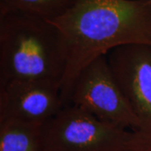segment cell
<instances>
[{"label": "cell", "instance_id": "cell-9", "mask_svg": "<svg viewBox=\"0 0 151 151\" xmlns=\"http://www.w3.org/2000/svg\"><path fill=\"white\" fill-rule=\"evenodd\" d=\"M146 151H151V147H150V148H149V149H148Z\"/></svg>", "mask_w": 151, "mask_h": 151}, {"label": "cell", "instance_id": "cell-1", "mask_svg": "<svg viewBox=\"0 0 151 151\" xmlns=\"http://www.w3.org/2000/svg\"><path fill=\"white\" fill-rule=\"evenodd\" d=\"M51 22L66 49L60 81L66 106L76 77L92 60L127 45L151 46V0H77Z\"/></svg>", "mask_w": 151, "mask_h": 151}, {"label": "cell", "instance_id": "cell-2", "mask_svg": "<svg viewBox=\"0 0 151 151\" xmlns=\"http://www.w3.org/2000/svg\"><path fill=\"white\" fill-rule=\"evenodd\" d=\"M66 49L51 22L24 14L0 15V86L16 79L59 81Z\"/></svg>", "mask_w": 151, "mask_h": 151}, {"label": "cell", "instance_id": "cell-4", "mask_svg": "<svg viewBox=\"0 0 151 151\" xmlns=\"http://www.w3.org/2000/svg\"><path fill=\"white\" fill-rule=\"evenodd\" d=\"M74 105L105 123L139 132L140 123L108 64L106 55L92 60L76 77L68 105Z\"/></svg>", "mask_w": 151, "mask_h": 151}, {"label": "cell", "instance_id": "cell-8", "mask_svg": "<svg viewBox=\"0 0 151 151\" xmlns=\"http://www.w3.org/2000/svg\"><path fill=\"white\" fill-rule=\"evenodd\" d=\"M77 0H0V15L24 14L48 21L64 14Z\"/></svg>", "mask_w": 151, "mask_h": 151}, {"label": "cell", "instance_id": "cell-3", "mask_svg": "<svg viewBox=\"0 0 151 151\" xmlns=\"http://www.w3.org/2000/svg\"><path fill=\"white\" fill-rule=\"evenodd\" d=\"M43 151H145L140 136L66 105L42 126Z\"/></svg>", "mask_w": 151, "mask_h": 151}, {"label": "cell", "instance_id": "cell-5", "mask_svg": "<svg viewBox=\"0 0 151 151\" xmlns=\"http://www.w3.org/2000/svg\"><path fill=\"white\" fill-rule=\"evenodd\" d=\"M108 64L139 120L140 129L135 132L151 144V46L127 45L109 52Z\"/></svg>", "mask_w": 151, "mask_h": 151}, {"label": "cell", "instance_id": "cell-7", "mask_svg": "<svg viewBox=\"0 0 151 151\" xmlns=\"http://www.w3.org/2000/svg\"><path fill=\"white\" fill-rule=\"evenodd\" d=\"M43 124L0 119V151H43Z\"/></svg>", "mask_w": 151, "mask_h": 151}, {"label": "cell", "instance_id": "cell-6", "mask_svg": "<svg viewBox=\"0 0 151 151\" xmlns=\"http://www.w3.org/2000/svg\"><path fill=\"white\" fill-rule=\"evenodd\" d=\"M64 107L59 81L16 79L0 86V119L44 124Z\"/></svg>", "mask_w": 151, "mask_h": 151}]
</instances>
